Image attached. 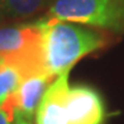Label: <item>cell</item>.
I'll use <instances>...</instances> for the list:
<instances>
[{"instance_id":"6da1fadb","label":"cell","mask_w":124,"mask_h":124,"mask_svg":"<svg viewBox=\"0 0 124 124\" xmlns=\"http://www.w3.org/2000/svg\"><path fill=\"white\" fill-rule=\"evenodd\" d=\"M105 39L100 33L54 18L43 19V47L51 75L70 71L78 60L100 49Z\"/></svg>"},{"instance_id":"7a4b0ae2","label":"cell","mask_w":124,"mask_h":124,"mask_svg":"<svg viewBox=\"0 0 124 124\" xmlns=\"http://www.w3.org/2000/svg\"><path fill=\"white\" fill-rule=\"evenodd\" d=\"M0 61L18 72L22 81L33 76H53L44 58L43 19L0 28Z\"/></svg>"},{"instance_id":"3957f363","label":"cell","mask_w":124,"mask_h":124,"mask_svg":"<svg viewBox=\"0 0 124 124\" xmlns=\"http://www.w3.org/2000/svg\"><path fill=\"white\" fill-rule=\"evenodd\" d=\"M48 18L124 31V0H54Z\"/></svg>"},{"instance_id":"277c9868","label":"cell","mask_w":124,"mask_h":124,"mask_svg":"<svg viewBox=\"0 0 124 124\" xmlns=\"http://www.w3.org/2000/svg\"><path fill=\"white\" fill-rule=\"evenodd\" d=\"M54 76H33L23 80L18 89L5 99L0 109L8 115L12 124L16 119L33 122L44 93L54 81Z\"/></svg>"},{"instance_id":"5b68a950","label":"cell","mask_w":124,"mask_h":124,"mask_svg":"<svg viewBox=\"0 0 124 124\" xmlns=\"http://www.w3.org/2000/svg\"><path fill=\"white\" fill-rule=\"evenodd\" d=\"M66 110L70 124H104L106 118L101 95L87 85H76L69 89Z\"/></svg>"},{"instance_id":"8992f818","label":"cell","mask_w":124,"mask_h":124,"mask_svg":"<svg viewBox=\"0 0 124 124\" xmlns=\"http://www.w3.org/2000/svg\"><path fill=\"white\" fill-rule=\"evenodd\" d=\"M69 74L70 71H66L58 75L44 93L36 114L37 124H70L66 110Z\"/></svg>"},{"instance_id":"52a82bcc","label":"cell","mask_w":124,"mask_h":124,"mask_svg":"<svg viewBox=\"0 0 124 124\" xmlns=\"http://www.w3.org/2000/svg\"><path fill=\"white\" fill-rule=\"evenodd\" d=\"M54 0H0V8L4 15L10 18H25L47 7Z\"/></svg>"},{"instance_id":"ba28073f","label":"cell","mask_w":124,"mask_h":124,"mask_svg":"<svg viewBox=\"0 0 124 124\" xmlns=\"http://www.w3.org/2000/svg\"><path fill=\"white\" fill-rule=\"evenodd\" d=\"M20 82L22 78L18 72L0 61V105L10 94L18 89Z\"/></svg>"},{"instance_id":"9c48e42d","label":"cell","mask_w":124,"mask_h":124,"mask_svg":"<svg viewBox=\"0 0 124 124\" xmlns=\"http://www.w3.org/2000/svg\"><path fill=\"white\" fill-rule=\"evenodd\" d=\"M0 124H12L10 119L8 118V115L5 114V113L0 109Z\"/></svg>"},{"instance_id":"30bf717a","label":"cell","mask_w":124,"mask_h":124,"mask_svg":"<svg viewBox=\"0 0 124 124\" xmlns=\"http://www.w3.org/2000/svg\"><path fill=\"white\" fill-rule=\"evenodd\" d=\"M13 124H33V122L29 120H24V119H16Z\"/></svg>"},{"instance_id":"8fae6325","label":"cell","mask_w":124,"mask_h":124,"mask_svg":"<svg viewBox=\"0 0 124 124\" xmlns=\"http://www.w3.org/2000/svg\"><path fill=\"white\" fill-rule=\"evenodd\" d=\"M4 14H3V12H1V8H0V20H1V16H3Z\"/></svg>"}]
</instances>
